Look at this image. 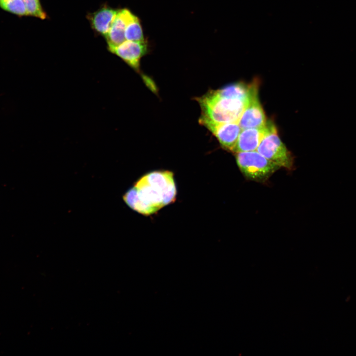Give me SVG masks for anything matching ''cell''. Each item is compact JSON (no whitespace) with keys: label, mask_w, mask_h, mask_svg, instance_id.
<instances>
[{"label":"cell","mask_w":356,"mask_h":356,"mask_svg":"<svg viewBox=\"0 0 356 356\" xmlns=\"http://www.w3.org/2000/svg\"><path fill=\"white\" fill-rule=\"evenodd\" d=\"M134 16L127 8L118 10L109 31L104 37L107 43V47L116 46L126 41V27Z\"/></svg>","instance_id":"obj_9"},{"label":"cell","mask_w":356,"mask_h":356,"mask_svg":"<svg viewBox=\"0 0 356 356\" xmlns=\"http://www.w3.org/2000/svg\"><path fill=\"white\" fill-rule=\"evenodd\" d=\"M118 10L104 4L96 11L89 14L87 18L94 31L105 37L115 18Z\"/></svg>","instance_id":"obj_10"},{"label":"cell","mask_w":356,"mask_h":356,"mask_svg":"<svg viewBox=\"0 0 356 356\" xmlns=\"http://www.w3.org/2000/svg\"><path fill=\"white\" fill-rule=\"evenodd\" d=\"M272 123L261 128L242 129L231 151L236 153L257 150L260 143L270 130Z\"/></svg>","instance_id":"obj_7"},{"label":"cell","mask_w":356,"mask_h":356,"mask_svg":"<svg viewBox=\"0 0 356 356\" xmlns=\"http://www.w3.org/2000/svg\"><path fill=\"white\" fill-rule=\"evenodd\" d=\"M140 179L162 198L164 206L174 201L177 189L172 172L153 171L144 175Z\"/></svg>","instance_id":"obj_4"},{"label":"cell","mask_w":356,"mask_h":356,"mask_svg":"<svg viewBox=\"0 0 356 356\" xmlns=\"http://www.w3.org/2000/svg\"><path fill=\"white\" fill-rule=\"evenodd\" d=\"M25 4L28 16H34L41 19L46 18V14L44 10L40 0H23Z\"/></svg>","instance_id":"obj_13"},{"label":"cell","mask_w":356,"mask_h":356,"mask_svg":"<svg viewBox=\"0 0 356 356\" xmlns=\"http://www.w3.org/2000/svg\"><path fill=\"white\" fill-rule=\"evenodd\" d=\"M108 50L123 60L135 71L140 72V61L148 50L146 41L126 40L120 44L107 47Z\"/></svg>","instance_id":"obj_6"},{"label":"cell","mask_w":356,"mask_h":356,"mask_svg":"<svg viewBox=\"0 0 356 356\" xmlns=\"http://www.w3.org/2000/svg\"><path fill=\"white\" fill-rule=\"evenodd\" d=\"M257 151L280 168L288 170L293 169L292 155L280 140L273 124L269 133L261 141Z\"/></svg>","instance_id":"obj_3"},{"label":"cell","mask_w":356,"mask_h":356,"mask_svg":"<svg viewBox=\"0 0 356 356\" xmlns=\"http://www.w3.org/2000/svg\"><path fill=\"white\" fill-rule=\"evenodd\" d=\"M217 137L221 145L231 151L242 130L238 122L207 123L203 125Z\"/></svg>","instance_id":"obj_8"},{"label":"cell","mask_w":356,"mask_h":356,"mask_svg":"<svg viewBox=\"0 0 356 356\" xmlns=\"http://www.w3.org/2000/svg\"><path fill=\"white\" fill-rule=\"evenodd\" d=\"M197 100L201 108L199 122L202 125L238 122L247 102L223 96L218 90H210Z\"/></svg>","instance_id":"obj_1"},{"label":"cell","mask_w":356,"mask_h":356,"mask_svg":"<svg viewBox=\"0 0 356 356\" xmlns=\"http://www.w3.org/2000/svg\"><path fill=\"white\" fill-rule=\"evenodd\" d=\"M0 7L18 16H28L23 0H3L0 1Z\"/></svg>","instance_id":"obj_12"},{"label":"cell","mask_w":356,"mask_h":356,"mask_svg":"<svg viewBox=\"0 0 356 356\" xmlns=\"http://www.w3.org/2000/svg\"><path fill=\"white\" fill-rule=\"evenodd\" d=\"M126 40L145 42L143 30L138 18L134 15L127 25L125 32Z\"/></svg>","instance_id":"obj_11"},{"label":"cell","mask_w":356,"mask_h":356,"mask_svg":"<svg viewBox=\"0 0 356 356\" xmlns=\"http://www.w3.org/2000/svg\"><path fill=\"white\" fill-rule=\"evenodd\" d=\"M2 0H0V1H2Z\"/></svg>","instance_id":"obj_14"},{"label":"cell","mask_w":356,"mask_h":356,"mask_svg":"<svg viewBox=\"0 0 356 356\" xmlns=\"http://www.w3.org/2000/svg\"><path fill=\"white\" fill-rule=\"evenodd\" d=\"M236 160L243 175L257 182L266 181L280 168L257 150L236 153Z\"/></svg>","instance_id":"obj_2"},{"label":"cell","mask_w":356,"mask_h":356,"mask_svg":"<svg viewBox=\"0 0 356 356\" xmlns=\"http://www.w3.org/2000/svg\"><path fill=\"white\" fill-rule=\"evenodd\" d=\"M258 93L257 83L251 84L247 102L238 121L242 129L261 128L267 124Z\"/></svg>","instance_id":"obj_5"}]
</instances>
